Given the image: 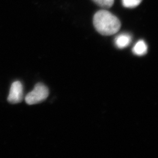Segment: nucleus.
I'll return each mask as SVG.
<instances>
[{
    "mask_svg": "<svg viewBox=\"0 0 158 158\" xmlns=\"http://www.w3.org/2000/svg\"><path fill=\"white\" fill-rule=\"evenodd\" d=\"M93 25L97 32L104 36L116 34L121 28L118 18L107 10L97 12L93 17Z\"/></svg>",
    "mask_w": 158,
    "mask_h": 158,
    "instance_id": "nucleus-1",
    "label": "nucleus"
},
{
    "mask_svg": "<svg viewBox=\"0 0 158 158\" xmlns=\"http://www.w3.org/2000/svg\"><path fill=\"white\" fill-rule=\"evenodd\" d=\"M49 90L45 85L38 83L34 89L25 97V102L29 105H34L45 101L49 96Z\"/></svg>",
    "mask_w": 158,
    "mask_h": 158,
    "instance_id": "nucleus-2",
    "label": "nucleus"
},
{
    "mask_svg": "<svg viewBox=\"0 0 158 158\" xmlns=\"http://www.w3.org/2000/svg\"><path fill=\"white\" fill-rule=\"evenodd\" d=\"M23 97V87L19 81H14L11 86L8 101L12 104H17L22 102Z\"/></svg>",
    "mask_w": 158,
    "mask_h": 158,
    "instance_id": "nucleus-3",
    "label": "nucleus"
},
{
    "mask_svg": "<svg viewBox=\"0 0 158 158\" xmlns=\"http://www.w3.org/2000/svg\"><path fill=\"white\" fill-rule=\"evenodd\" d=\"M132 42V37L128 34H121L115 39V45L119 49H124L130 45Z\"/></svg>",
    "mask_w": 158,
    "mask_h": 158,
    "instance_id": "nucleus-4",
    "label": "nucleus"
},
{
    "mask_svg": "<svg viewBox=\"0 0 158 158\" xmlns=\"http://www.w3.org/2000/svg\"><path fill=\"white\" fill-rule=\"evenodd\" d=\"M148 46L145 41L141 40L136 42L133 48V53L138 56H142L147 53Z\"/></svg>",
    "mask_w": 158,
    "mask_h": 158,
    "instance_id": "nucleus-5",
    "label": "nucleus"
},
{
    "mask_svg": "<svg viewBox=\"0 0 158 158\" xmlns=\"http://www.w3.org/2000/svg\"><path fill=\"white\" fill-rule=\"evenodd\" d=\"M142 0H122L123 5L128 8H133L139 6Z\"/></svg>",
    "mask_w": 158,
    "mask_h": 158,
    "instance_id": "nucleus-6",
    "label": "nucleus"
},
{
    "mask_svg": "<svg viewBox=\"0 0 158 158\" xmlns=\"http://www.w3.org/2000/svg\"><path fill=\"white\" fill-rule=\"evenodd\" d=\"M97 5L104 8H108L113 6L114 0H93Z\"/></svg>",
    "mask_w": 158,
    "mask_h": 158,
    "instance_id": "nucleus-7",
    "label": "nucleus"
}]
</instances>
